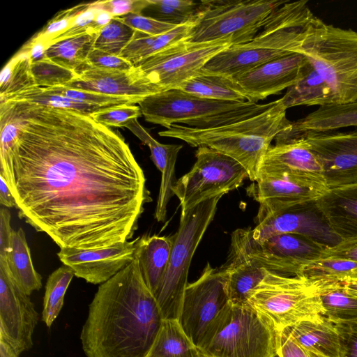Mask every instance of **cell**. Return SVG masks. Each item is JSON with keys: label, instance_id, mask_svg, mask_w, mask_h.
Instances as JSON below:
<instances>
[{"label": "cell", "instance_id": "680465c9", "mask_svg": "<svg viewBox=\"0 0 357 357\" xmlns=\"http://www.w3.org/2000/svg\"><path fill=\"white\" fill-rule=\"evenodd\" d=\"M195 357H212L206 354H205L204 351H202L199 348H197Z\"/></svg>", "mask_w": 357, "mask_h": 357}, {"label": "cell", "instance_id": "4dcf8cb0", "mask_svg": "<svg viewBox=\"0 0 357 357\" xmlns=\"http://www.w3.org/2000/svg\"><path fill=\"white\" fill-rule=\"evenodd\" d=\"M192 23L179 25L158 36H150L135 30L132 39L119 56L136 65L140 61L184 40Z\"/></svg>", "mask_w": 357, "mask_h": 357}, {"label": "cell", "instance_id": "816d5d0a", "mask_svg": "<svg viewBox=\"0 0 357 357\" xmlns=\"http://www.w3.org/2000/svg\"><path fill=\"white\" fill-rule=\"evenodd\" d=\"M322 258H341L357 261V236L342 239L333 245L328 246Z\"/></svg>", "mask_w": 357, "mask_h": 357}, {"label": "cell", "instance_id": "5bb4252c", "mask_svg": "<svg viewBox=\"0 0 357 357\" xmlns=\"http://www.w3.org/2000/svg\"><path fill=\"white\" fill-rule=\"evenodd\" d=\"M230 46L228 40L204 44H189L183 40L135 66L164 90L176 89L199 74L209 60Z\"/></svg>", "mask_w": 357, "mask_h": 357}, {"label": "cell", "instance_id": "1f68e13d", "mask_svg": "<svg viewBox=\"0 0 357 357\" xmlns=\"http://www.w3.org/2000/svg\"><path fill=\"white\" fill-rule=\"evenodd\" d=\"M176 89L200 98L235 102L248 101L231 77L201 72Z\"/></svg>", "mask_w": 357, "mask_h": 357}, {"label": "cell", "instance_id": "e575fe53", "mask_svg": "<svg viewBox=\"0 0 357 357\" xmlns=\"http://www.w3.org/2000/svg\"><path fill=\"white\" fill-rule=\"evenodd\" d=\"M324 316L333 324L357 322V296L347 293L341 282L328 284L320 294Z\"/></svg>", "mask_w": 357, "mask_h": 357}, {"label": "cell", "instance_id": "cb8c5ba5", "mask_svg": "<svg viewBox=\"0 0 357 357\" xmlns=\"http://www.w3.org/2000/svg\"><path fill=\"white\" fill-rule=\"evenodd\" d=\"M315 205L339 238L357 236V181L330 188Z\"/></svg>", "mask_w": 357, "mask_h": 357}, {"label": "cell", "instance_id": "9c48e42d", "mask_svg": "<svg viewBox=\"0 0 357 357\" xmlns=\"http://www.w3.org/2000/svg\"><path fill=\"white\" fill-rule=\"evenodd\" d=\"M288 1L204 0L186 38L189 44L228 40L231 46L248 43L270 15Z\"/></svg>", "mask_w": 357, "mask_h": 357}, {"label": "cell", "instance_id": "2e32d148", "mask_svg": "<svg viewBox=\"0 0 357 357\" xmlns=\"http://www.w3.org/2000/svg\"><path fill=\"white\" fill-rule=\"evenodd\" d=\"M38 320L29 296L15 282L7 264L0 261V338L20 355L32 347Z\"/></svg>", "mask_w": 357, "mask_h": 357}, {"label": "cell", "instance_id": "6f0895ef", "mask_svg": "<svg viewBox=\"0 0 357 357\" xmlns=\"http://www.w3.org/2000/svg\"><path fill=\"white\" fill-rule=\"evenodd\" d=\"M341 284L347 293L357 296V278L348 279Z\"/></svg>", "mask_w": 357, "mask_h": 357}, {"label": "cell", "instance_id": "4316f807", "mask_svg": "<svg viewBox=\"0 0 357 357\" xmlns=\"http://www.w3.org/2000/svg\"><path fill=\"white\" fill-rule=\"evenodd\" d=\"M286 330L303 348L326 357H340L335 324L324 316L301 321Z\"/></svg>", "mask_w": 357, "mask_h": 357}, {"label": "cell", "instance_id": "836d02e7", "mask_svg": "<svg viewBox=\"0 0 357 357\" xmlns=\"http://www.w3.org/2000/svg\"><path fill=\"white\" fill-rule=\"evenodd\" d=\"M97 34H82L56 41L47 49L45 56L75 71L86 62L89 53L94 48Z\"/></svg>", "mask_w": 357, "mask_h": 357}, {"label": "cell", "instance_id": "f6af8a7d", "mask_svg": "<svg viewBox=\"0 0 357 357\" xmlns=\"http://www.w3.org/2000/svg\"><path fill=\"white\" fill-rule=\"evenodd\" d=\"M142 115L140 107L133 104H123L107 107L90 116L98 123L107 127L121 128Z\"/></svg>", "mask_w": 357, "mask_h": 357}, {"label": "cell", "instance_id": "8992f818", "mask_svg": "<svg viewBox=\"0 0 357 357\" xmlns=\"http://www.w3.org/2000/svg\"><path fill=\"white\" fill-rule=\"evenodd\" d=\"M274 103L257 104L200 98L178 89H170L149 96L139 102L148 122L167 129L174 124L198 129H211L255 116Z\"/></svg>", "mask_w": 357, "mask_h": 357}, {"label": "cell", "instance_id": "83f0119b", "mask_svg": "<svg viewBox=\"0 0 357 357\" xmlns=\"http://www.w3.org/2000/svg\"><path fill=\"white\" fill-rule=\"evenodd\" d=\"M280 100L287 109L299 105L319 107L334 105L329 86L307 59L298 80L287 89Z\"/></svg>", "mask_w": 357, "mask_h": 357}, {"label": "cell", "instance_id": "7a4b0ae2", "mask_svg": "<svg viewBox=\"0 0 357 357\" xmlns=\"http://www.w3.org/2000/svg\"><path fill=\"white\" fill-rule=\"evenodd\" d=\"M162 320L135 255L98 287L82 328V349L86 357H146Z\"/></svg>", "mask_w": 357, "mask_h": 357}, {"label": "cell", "instance_id": "8fae6325", "mask_svg": "<svg viewBox=\"0 0 357 357\" xmlns=\"http://www.w3.org/2000/svg\"><path fill=\"white\" fill-rule=\"evenodd\" d=\"M328 246L299 234H282L256 241L247 229H238L231 234L230 253L247 258L269 271L298 275L305 266L322 258Z\"/></svg>", "mask_w": 357, "mask_h": 357}, {"label": "cell", "instance_id": "ac0fdd59", "mask_svg": "<svg viewBox=\"0 0 357 357\" xmlns=\"http://www.w3.org/2000/svg\"><path fill=\"white\" fill-rule=\"evenodd\" d=\"M75 72L77 77L64 86L141 100L164 91L135 66L126 70L96 68L85 62Z\"/></svg>", "mask_w": 357, "mask_h": 357}, {"label": "cell", "instance_id": "d590c367", "mask_svg": "<svg viewBox=\"0 0 357 357\" xmlns=\"http://www.w3.org/2000/svg\"><path fill=\"white\" fill-rule=\"evenodd\" d=\"M31 63L29 52L20 49L6 64L0 75V100L36 85L31 73Z\"/></svg>", "mask_w": 357, "mask_h": 357}, {"label": "cell", "instance_id": "11a10c76", "mask_svg": "<svg viewBox=\"0 0 357 357\" xmlns=\"http://www.w3.org/2000/svg\"><path fill=\"white\" fill-rule=\"evenodd\" d=\"M0 204L6 207H16V202L3 176L0 174Z\"/></svg>", "mask_w": 357, "mask_h": 357}, {"label": "cell", "instance_id": "ab89813d", "mask_svg": "<svg viewBox=\"0 0 357 357\" xmlns=\"http://www.w3.org/2000/svg\"><path fill=\"white\" fill-rule=\"evenodd\" d=\"M26 101L54 108L75 110L84 114H91L107 107L82 102L65 96L44 92L40 86H33L13 95L7 99L0 100Z\"/></svg>", "mask_w": 357, "mask_h": 357}, {"label": "cell", "instance_id": "7402d4cb", "mask_svg": "<svg viewBox=\"0 0 357 357\" xmlns=\"http://www.w3.org/2000/svg\"><path fill=\"white\" fill-rule=\"evenodd\" d=\"M275 174L324 179L322 166L303 137L270 146L261 163L258 177Z\"/></svg>", "mask_w": 357, "mask_h": 357}, {"label": "cell", "instance_id": "7bdbcfd3", "mask_svg": "<svg viewBox=\"0 0 357 357\" xmlns=\"http://www.w3.org/2000/svg\"><path fill=\"white\" fill-rule=\"evenodd\" d=\"M40 89L46 93L65 96L82 102L94 105L109 107L123 104H139L142 100L137 98L109 96L103 93L82 91L64 86L43 87Z\"/></svg>", "mask_w": 357, "mask_h": 357}, {"label": "cell", "instance_id": "6da1fadb", "mask_svg": "<svg viewBox=\"0 0 357 357\" xmlns=\"http://www.w3.org/2000/svg\"><path fill=\"white\" fill-rule=\"evenodd\" d=\"M17 126L0 173L19 216L60 248L128 241L146 203V177L119 130L90 115L26 101H0Z\"/></svg>", "mask_w": 357, "mask_h": 357}, {"label": "cell", "instance_id": "f5cc1de1", "mask_svg": "<svg viewBox=\"0 0 357 357\" xmlns=\"http://www.w3.org/2000/svg\"><path fill=\"white\" fill-rule=\"evenodd\" d=\"M280 357H326L301 347L285 329L280 334Z\"/></svg>", "mask_w": 357, "mask_h": 357}, {"label": "cell", "instance_id": "f907efd6", "mask_svg": "<svg viewBox=\"0 0 357 357\" xmlns=\"http://www.w3.org/2000/svg\"><path fill=\"white\" fill-rule=\"evenodd\" d=\"M86 62L94 67L107 69L131 70L135 65L116 54L93 48L89 53Z\"/></svg>", "mask_w": 357, "mask_h": 357}, {"label": "cell", "instance_id": "ffe728a7", "mask_svg": "<svg viewBox=\"0 0 357 357\" xmlns=\"http://www.w3.org/2000/svg\"><path fill=\"white\" fill-rule=\"evenodd\" d=\"M305 61L303 54L294 52L231 77L248 100L257 103L294 84Z\"/></svg>", "mask_w": 357, "mask_h": 357}, {"label": "cell", "instance_id": "7c38bea8", "mask_svg": "<svg viewBox=\"0 0 357 357\" xmlns=\"http://www.w3.org/2000/svg\"><path fill=\"white\" fill-rule=\"evenodd\" d=\"M192 169L175 182L172 192L181 211L238 188L248 178L236 160L209 147L199 146Z\"/></svg>", "mask_w": 357, "mask_h": 357}, {"label": "cell", "instance_id": "60d3db41", "mask_svg": "<svg viewBox=\"0 0 357 357\" xmlns=\"http://www.w3.org/2000/svg\"><path fill=\"white\" fill-rule=\"evenodd\" d=\"M135 30L114 17L98 33L94 48L113 54H120L132 39Z\"/></svg>", "mask_w": 357, "mask_h": 357}, {"label": "cell", "instance_id": "484cf974", "mask_svg": "<svg viewBox=\"0 0 357 357\" xmlns=\"http://www.w3.org/2000/svg\"><path fill=\"white\" fill-rule=\"evenodd\" d=\"M174 236H143L136 239L135 255L144 280L155 294L167 268Z\"/></svg>", "mask_w": 357, "mask_h": 357}, {"label": "cell", "instance_id": "9a60e30c", "mask_svg": "<svg viewBox=\"0 0 357 357\" xmlns=\"http://www.w3.org/2000/svg\"><path fill=\"white\" fill-rule=\"evenodd\" d=\"M324 179L305 176H260L247 188L248 195L259 204L255 223L295 207L314 202L328 190Z\"/></svg>", "mask_w": 357, "mask_h": 357}, {"label": "cell", "instance_id": "681fc988", "mask_svg": "<svg viewBox=\"0 0 357 357\" xmlns=\"http://www.w3.org/2000/svg\"><path fill=\"white\" fill-rule=\"evenodd\" d=\"M340 357H357V322H337Z\"/></svg>", "mask_w": 357, "mask_h": 357}, {"label": "cell", "instance_id": "f35d334b", "mask_svg": "<svg viewBox=\"0 0 357 357\" xmlns=\"http://www.w3.org/2000/svg\"><path fill=\"white\" fill-rule=\"evenodd\" d=\"M296 276L310 281L342 282L357 278V261L341 258H321L305 266Z\"/></svg>", "mask_w": 357, "mask_h": 357}, {"label": "cell", "instance_id": "ee69618b", "mask_svg": "<svg viewBox=\"0 0 357 357\" xmlns=\"http://www.w3.org/2000/svg\"><path fill=\"white\" fill-rule=\"evenodd\" d=\"M87 3H82L69 9L57 13L42 30L32 38L50 46L51 43L59 36L68 31L77 15L85 9Z\"/></svg>", "mask_w": 357, "mask_h": 357}, {"label": "cell", "instance_id": "ba28073f", "mask_svg": "<svg viewBox=\"0 0 357 357\" xmlns=\"http://www.w3.org/2000/svg\"><path fill=\"white\" fill-rule=\"evenodd\" d=\"M331 283L268 271L246 304L281 333L301 321L324 316L320 294Z\"/></svg>", "mask_w": 357, "mask_h": 357}, {"label": "cell", "instance_id": "d4e9b609", "mask_svg": "<svg viewBox=\"0 0 357 357\" xmlns=\"http://www.w3.org/2000/svg\"><path fill=\"white\" fill-rule=\"evenodd\" d=\"M348 127L357 128V101L318 107L305 117L291 122L287 129L275 137V144L294 141L309 132L333 131Z\"/></svg>", "mask_w": 357, "mask_h": 357}, {"label": "cell", "instance_id": "d6986e66", "mask_svg": "<svg viewBox=\"0 0 357 357\" xmlns=\"http://www.w3.org/2000/svg\"><path fill=\"white\" fill-rule=\"evenodd\" d=\"M136 239L103 248H63L57 255L63 265L73 270L75 276L93 284H101L133 261Z\"/></svg>", "mask_w": 357, "mask_h": 357}, {"label": "cell", "instance_id": "db71d44e", "mask_svg": "<svg viewBox=\"0 0 357 357\" xmlns=\"http://www.w3.org/2000/svg\"><path fill=\"white\" fill-rule=\"evenodd\" d=\"M11 215L8 209L0 210V260H6L10 250L15 230L11 225Z\"/></svg>", "mask_w": 357, "mask_h": 357}, {"label": "cell", "instance_id": "c3c4849f", "mask_svg": "<svg viewBox=\"0 0 357 357\" xmlns=\"http://www.w3.org/2000/svg\"><path fill=\"white\" fill-rule=\"evenodd\" d=\"M90 4L114 17H120L128 13L141 14L149 4V0H105L91 2Z\"/></svg>", "mask_w": 357, "mask_h": 357}, {"label": "cell", "instance_id": "30bf717a", "mask_svg": "<svg viewBox=\"0 0 357 357\" xmlns=\"http://www.w3.org/2000/svg\"><path fill=\"white\" fill-rule=\"evenodd\" d=\"M221 197L181 211L169 264L154 294L162 319L179 318L193 255L215 217Z\"/></svg>", "mask_w": 357, "mask_h": 357}, {"label": "cell", "instance_id": "3957f363", "mask_svg": "<svg viewBox=\"0 0 357 357\" xmlns=\"http://www.w3.org/2000/svg\"><path fill=\"white\" fill-rule=\"evenodd\" d=\"M280 99L255 116L218 128L198 130L180 124L158 132L160 136L181 139L193 147L204 146L238 162L255 181L271 143L291 124Z\"/></svg>", "mask_w": 357, "mask_h": 357}, {"label": "cell", "instance_id": "277c9868", "mask_svg": "<svg viewBox=\"0 0 357 357\" xmlns=\"http://www.w3.org/2000/svg\"><path fill=\"white\" fill-rule=\"evenodd\" d=\"M314 16L307 1H288L270 15L252 40L219 52L201 72L232 77L294 53Z\"/></svg>", "mask_w": 357, "mask_h": 357}, {"label": "cell", "instance_id": "9f6ffc18", "mask_svg": "<svg viewBox=\"0 0 357 357\" xmlns=\"http://www.w3.org/2000/svg\"><path fill=\"white\" fill-rule=\"evenodd\" d=\"M19 354L3 340L0 338V357H18Z\"/></svg>", "mask_w": 357, "mask_h": 357}, {"label": "cell", "instance_id": "74e56055", "mask_svg": "<svg viewBox=\"0 0 357 357\" xmlns=\"http://www.w3.org/2000/svg\"><path fill=\"white\" fill-rule=\"evenodd\" d=\"M74 275L73 270L63 265L48 277L42 311V320L48 328L52 326L63 307L66 292Z\"/></svg>", "mask_w": 357, "mask_h": 357}, {"label": "cell", "instance_id": "f1b7e54d", "mask_svg": "<svg viewBox=\"0 0 357 357\" xmlns=\"http://www.w3.org/2000/svg\"><path fill=\"white\" fill-rule=\"evenodd\" d=\"M225 266L227 271V290L233 304H246L250 291L266 275L268 270L242 256L230 253Z\"/></svg>", "mask_w": 357, "mask_h": 357}, {"label": "cell", "instance_id": "4fadbf2b", "mask_svg": "<svg viewBox=\"0 0 357 357\" xmlns=\"http://www.w3.org/2000/svg\"><path fill=\"white\" fill-rule=\"evenodd\" d=\"M227 281L226 266L214 268L208 262L200 277L185 288L178 321L197 347L229 302Z\"/></svg>", "mask_w": 357, "mask_h": 357}, {"label": "cell", "instance_id": "d6a6232c", "mask_svg": "<svg viewBox=\"0 0 357 357\" xmlns=\"http://www.w3.org/2000/svg\"><path fill=\"white\" fill-rule=\"evenodd\" d=\"M197 348L178 319H162L146 357H195Z\"/></svg>", "mask_w": 357, "mask_h": 357}, {"label": "cell", "instance_id": "e0dca14e", "mask_svg": "<svg viewBox=\"0 0 357 357\" xmlns=\"http://www.w3.org/2000/svg\"><path fill=\"white\" fill-rule=\"evenodd\" d=\"M301 137L318 158L329 189L357 181V128L309 132Z\"/></svg>", "mask_w": 357, "mask_h": 357}, {"label": "cell", "instance_id": "91938a15", "mask_svg": "<svg viewBox=\"0 0 357 357\" xmlns=\"http://www.w3.org/2000/svg\"><path fill=\"white\" fill-rule=\"evenodd\" d=\"M275 357H280V356L279 354H278Z\"/></svg>", "mask_w": 357, "mask_h": 357}, {"label": "cell", "instance_id": "7dc6e473", "mask_svg": "<svg viewBox=\"0 0 357 357\" xmlns=\"http://www.w3.org/2000/svg\"><path fill=\"white\" fill-rule=\"evenodd\" d=\"M114 17L134 30L150 36L163 34L178 26L172 24L163 22L144 16L139 13H128L123 16Z\"/></svg>", "mask_w": 357, "mask_h": 357}, {"label": "cell", "instance_id": "44dd1931", "mask_svg": "<svg viewBox=\"0 0 357 357\" xmlns=\"http://www.w3.org/2000/svg\"><path fill=\"white\" fill-rule=\"evenodd\" d=\"M247 230L250 238L256 241L282 234L309 236L327 245L330 244L324 238V234L339 238L329 228L315 202L273 214L256 224L254 229Z\"/></svg>", "mask_w": 357, "mask_h": 357}, {"label": "cell", "instance_id": "bcb514c9", "mask_svg": "<svg viewBox=\"0 0 357 357\" xmlns=\"http://www.w3.org/2000/svg\"><path fill=\"white\" fill-rule=\"evenodd\" d=\"M98 12V9L92 7L90 3H87L86 8L77 15L70 28L55 38L50 45L56 41L82 34H97L101 29L96 22Z\"/></svg>", "mask_w": 357, "mask_h": 357}, {"label": "cell", "instance_id": "5b68a950", "mask_svg": "<svg viewBox=\"0 0 357 357\" xmlns=\"http://www.w3.org/2000/svg\"><path fill=\"white\" fill-rule=\"evenodd\" d=\"M296 52L303 54L329 86L334 105L357 101V31L314 16Z\"/></svg>", "mask_w": 357, "mask_h": 357}, {"label": "cell", "instance_id": "f546056e", "mask_svg": "<svg viewBox=\"0 0 357 357\" xmlns=\"http://www.w3.org/2000/svg\"><path fill=\"white\" fill-rule=\"evenodd\" d=\"M4 261L17 285L30 296L42 287V277L36 271L25 233L22 228L15 231L10 252Z\"/></svg>", "mask_w": 357, "mask_h": 357}, {"label": "cell", "instance_id": "603a6c76", "mask_svg": "<svg viewBox=\"0 0 357 357\" xmlns=\"http://www.w3.org/2000/svg\"><path fill=\"white\" fill-rule=\"evenodd\" d=\"M130 130L151 151V158L161 173V182L155 211V218L158 222L166 220L167 205L174 195L172 188L175 182V165L178 154L183 146L181 144H165L158 142L139 123L133 119L126 127Z\"/></svg>", "mask_w": 357, "mask_h": 357}, {"label": "cell", "instance_id": "52a82bcc", "mask_svg": "<svg viewBox=\"0 0 357 357\" xmlns=\"http://www.w3.org/2000/svg\"><path fill=\"white\" fill-rule=\"evenodd\" d=\"M280 334L247 304L229 301L197 348L212 357H275L280 349Z\"/></svg>", "mask_w": 357, "mask_h": 357}, {"label": "cell", "instance_id": "8d00e7d4", "mask_svg": "<svg viewBox=\"0 0 357 357\" xmlns=\"http://www.w3.org/2000/svg\"><path fill=\"white\" fill-rule=\"evenodd\" d=\"M201 3L191 0H149L142 15L176 26L192 23Z\"/></svg>", "mask_w": 357, "mask_h": 357}, {"label": "cell", "instance_id": "b9f144b4", "mask_svg": "<svg viewBox=\"0 0 357 357\" xmlns=\"http://www.w3.org/2000/svg\"><path fill=\"white\" fill-rule=\"evenodd\" d=\"M31 73L36 85L43 87L65 86L77 77L74 70L63 67L45 56L31 63Z\"/></svg>", "mask_w": 357, "mask_h": 357}]
</instances>
